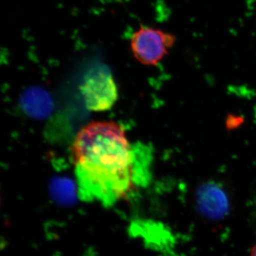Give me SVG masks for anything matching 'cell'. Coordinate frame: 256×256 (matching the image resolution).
I'll use <instances>...</instances> for the list:
<instances>
[{
  "mask_svg": "<svg viewBox=\"0 0 256 256\" xmlns=\"http://www.w3.org/2000/svg\"><path fill=\"white\" fill-rule=\"evenodd\" d=\"M87 107L92 110L110 108L117 100L118 90L110 69L97 65L90 69L82 86Z\"/></svg>",
  "mask_w": 256,
  "mask_h": 256,
  "instance_id": "obj_3",
  "label": "cell"
},
{
  "mask_svg": "<svg viewBox=\"0 0 256 256\" xmlns=\"http://www.w3.org/2000/svg\"><path fill=\"white\" fill-rule=\"evenodd\" d=\"M196 201L200 212L210 220H222L228 214V198L224 190L216 184L202 185L197 192Z\"/></svg>",
  "mask_w": 256,
  "mask_h": 256,
  "instance_id": "obj_4",
  "label": "cell"
},
{
  "mask_svg": "<svg viewBox=\"0 0 256 256\" xmlns=\"http://www.w3.org/2000/svg\"><path fill=\"white\" fill-rule=\"evenodd\" d=\"M250 256H256V244L254 247H252Z\"/></svg>",
  "mask_w": 256,
  "mask_h": 256,
  "instance_id": "obj_5",
  "label": "cell"
},
{
  "mask_svg": "<svg viewBox=\"0 0 256 256\" xmlns=\"http://www.w3.org/2000/svg\"><path fill=\"white\" fill-rule=\"evenodd\" d=\"M176 42V37L173 34L141 26L131 37V50L139 63L156 66L169 54Z\"/></svg>",
  "mask_w": 256,
  "mask_h": 256,
  "instance_id": "obj_2",
  "label": "cell"
},
{
  "mask_svg": "<svg viewBox=\"0 0 256 256\" xmlns=\"http://www.w3.org/2000/svg\"><path fill=\"white\" fill-rule=\"evenodd\" d=\"M80 196L112 205L137 183L136 156L124 130L114 122H92L78 133L72 148Z\"/></svg>",
  "mask_w": 256,
  "mask_h": 256,
  "instance_id": "obj_1",
  "label": "cell"
}]
</instances>
